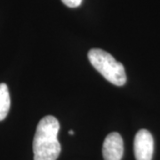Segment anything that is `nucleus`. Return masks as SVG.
<instances>
[{
    "mask_svg": "<svg viewBox=\"0 0 160 160\" xmlns=\"http://www.w3.org/2000/svg\"><path fill=\"white\" fill-rule=\"evenodd\" d=\"M60 124L56 118L46 116L40 120L33 140L34 160H56L61 153L58 141Z\"/></svg>",
    "mask_w": 160,
    "mask_h": 160,
    "instance_id": "obj_1",
    "label": "nucleus"
},
{
    "mask_svg": "<svg viewBox=\"0 0 160 160\" xmlns=\"http://www.w3.org/2000/svg\"><path fill=\"white\" fill-rule=\"evenodd\" d=\"M88 59L93 68L111 84L118 86L126 84V74L123 64L116 61L110 53L94 48L88 52Z\"/></svg>",
    "mask_w": 160,
    "mask_h": 160,
    "instance_id": "obj_2",
    "label": "nucleus"
},
{
    "mask_svg": "<svg viewBox=\"0 0 160 160\" xmlns=\"http://www.w3.org/2000/svg\"><path fill=\"white\" fill-rule=\"evenodd\" d=\"M133 149L136 160H152L154 153V139L148 130L142 129L136 133Z\"/></svg>",
    "mask_w": 160,
    "mask_h": 160,
    "instance_id": "obj_3",
    "label": "nucleus"
},
{
    "mask_svg": "<svg viewBox=\"0 0 160 160\" xmlns=\"http://www.w3.org/2000/svg\"><path fill=\"white\" fill-rule=\"evenodd\" d=\"M124 154V142L118 132H111L105 138L102 146L104 160H121Z\"/></svg>",
    "mask_w": 160,
    "mask_h": 160,
    "instance_id": "obj_4",
    "label": "nucleus"
},
{
    "mask_svg": "<svg viewBox=\"0 0 160 160\" xmlns=\"http://www.w3.org/2000/svg\"><path fill=\"white\" fill-rule=\"evenodd\" d=\"M10 94L6 84H0V121L4 120L10 109Z\"/></svg>",
    "mask_w": 160,
    "mask_h": 160,
    "instance_id": "obj_5",
    "label": "nucleus"
},
{
    "mask_svg": "<svg viewBox=\"0 0 160 160\" xmlns=\"http://www.w3.org/2000/svg\"><path fill=\"white\" fill-rule=\"evenodd\" d=\"M62 1L63 4L68 7L75 8V7L79 6L82 4L83 0H62Z\"/></svg>",
    "mask_w": 160,
    "mask_h": 160,
    "instance_id": "obj_6",
    "label": "nucleus"
},
{
    "mask_svg": "<svg viewBox=\"0 0 160 160\" xmlns=\"http://www.w3.org/2000/svg\"><path fill=\"white\" fill-rule=\"evenodd\" d=\"M69 134H71V135H73V134H74V132L72 131V130H70V131H69Z\"/></svg>",
    "mask_w": 160,
    "mask_h": 160,
    "instance_id": "obj_7",
    "label": "nucleus"
}]
</instances>
